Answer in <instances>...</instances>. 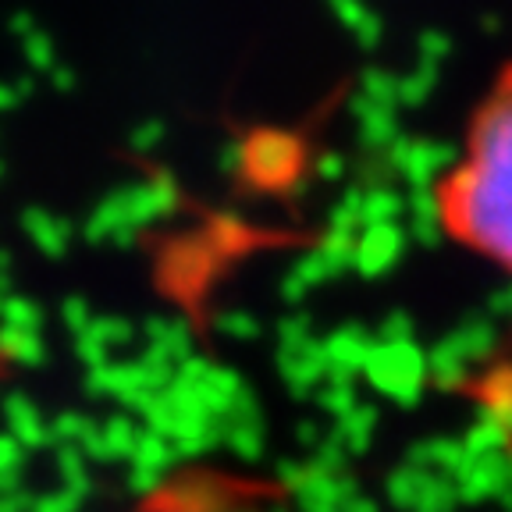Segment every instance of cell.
Wrapping results in <instances>:
<instances>
[{"label": "cell", "instance_id": "6da1fadb", "mask_svg": "<svg viewBox=\"0 0 512 512\" xmlns=\"http://www.w3.org/2000/svg\"><path fill=\"white\" fill-rule=\"evenodd\" d=\"M438 217L459 246L512 271V68L495 82L463 153L438 182Z\"/></svg>", "mask_w": 512, "mask_h": 512}]
</instances>
